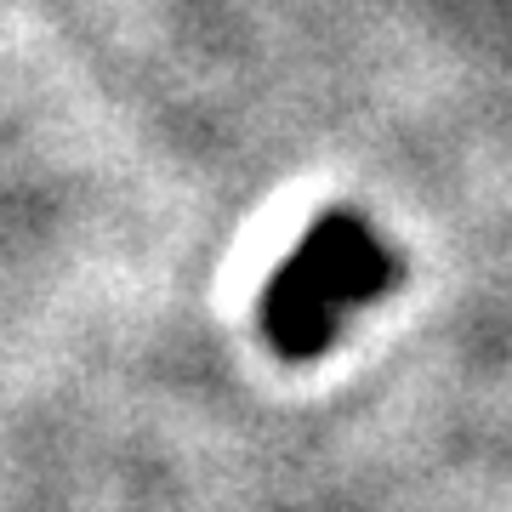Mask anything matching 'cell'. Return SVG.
<instances>
[{"mask_svg":"<svg viewBox=\"0 0 512 512\" xmlns=\"http://www.w3.org/2000/svg\"><path fill=\"white\" fill-rule=\"evenodd\" d=\"M399 279V256L382 245L359 211L330 205L308 222V234L274 268V279L256 296V325L279 359H319L342 330L348 308H370Z\"/></svg>","mask_w":512,"mask_h":512,"instance_id":"6da1fadb","label":"cell"}]
</instances>
